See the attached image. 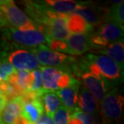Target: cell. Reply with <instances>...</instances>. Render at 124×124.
<instances>
[{
  "instance_id": "obj_1",
  "label": "cell",
  "mask_w": 124,
  "mask_h": 124,
  "mask_svg": "<svg viewBox=\"0 0 124 124\" xmlns=\"http://www.w3.org/2000/svg\"><path fill=\"white\" fill-rule=\"evenodd\" d=\"M37 28L31 29H17L11 26L2 28L0 51L9 54V51L20 48L28 50L46 43V36L43 28L37 23Z\"/></svg>"
},
{
  "instance_id": "obj_2",
  "label": "cell",
  "mask_w": 124,
  "mask_h": 124,
  "mask_svg": "<svg viewBox=\"0 0 124 124\" xmlns=\"http://www.w3.org/2000/svg\"><path fill=\"white\" fill-rule=\"evenodd\" d=\"M29 51L36 56L40 65L55 68L73 75V68L78 61L76 56L55 52L44 44L39 45Z\"/></svg>"
},
{
  "instance_id": "obj_3",
  "label": "cell",
  "mask_w": 124,
  "mask_h": 124,
  "mask_svg": "<svg viewBox=\"0 0 124 124\" xmlns=\"http://www.w3.org/2000/svg\"><path fill=\"white\" fill-rule=\"evenodd\" d=\"M124 98L118 87L109 90L99 104L103 124H117L123 113Z\"/></svg>"
},
{
  "instance_id": "obj_4",
  "label": "cell",
  "mask_w": 124,
  "mask_h": 124,
  "mask_svg": "<svg viewBox=\"0 0 124 124\" xmlns=\"http://www.w3.org/2000/svg\"><path fill=\"white\" fill-rule=\"evenodd\" d=\"M84 56L94 64L101 77L110 83L114 87H118L123 81V71L110 57L101 54L86 53Z\"/></svg>"
},
{
  "instance_id": "obj_5",
  "label": "cell",
  "mask_w": 124,
  "mask_h": 124,
  "mask_svg": "<svg viewBox=\"0 0 124 124\" xmlns=\"http://www.w3.org/2000/svg\"><path fill=\"white\" fill-rule=\"evenodd\" d=\"M43 90L45 91H57L75 83L81 82L72 74L52 67L41 66Z\"/></svg>"
},
{
  "instance_id": "obj_6",
  "label": "cell",
  "mask_w": 124,
  "mask_h": 124,
  "mask_svg": "<svg viewBox=\"0 0 124 124\" xmlns=\"http://www.w3.org/2000/svg\"><path fill=\"white\" fill-rule=\"evenodd\" d=\"M0 10L8 21L10 26L17 29H31L37 28V23L27 16L11 0H0Z\"/></svg>"
},
{
  "instance_id": "obj_7",
  "label": "cell",
  "mask_w": 124,
  "mask_h": 124,
  "mask_svg": "<svg viewBox=\"0 0 124 124\" xmlns=\"http://www.w3.org/2000/svg\"><path fill=\"white\" fill-rule=\"evenodd\" d=\"M22 5L25 9L27 16L35 23L43 27H46L59 15L50 11L44 1H23Z\"/></svg>"
},
{
  "instance_id": "obj_8",
  "label": "cell",
  "mask_w": 124,
  "mask_h": 124,
  "mask_svg": "<svg viewBox=\"0 0 124 124\" xmlns=\"http://www.w3.org/2000/svg\"><path fill=\"white\" fill-rule=\"evenodd\" d=\"M7 60L18 70L32 71L41 67L36 56L28 49H13L9 53Z\"/></svg>"
},
{
  "instance_id": "obj_9",
  "label": "cell",
  "mask_w": 124,
  "mask_h": 124,
  "mask_svg": "<svg viewBox=\"0 0 124 124\" xmlns=\"http://www.w3.org/2000/svg\"><path fill=\"white\" fill-rule=\"evenodd\" d=\"M79 78L83 83V86L92 93L98 104L101 103L104 96L109 90L115 88L105 79L100 78L90 73H81Z\"/></svg>"
},
{
  "instance_id": "obj_10",
  "label": "cell",
  "mask_w": 124,
  "mask_h": 124,
  "mask_svg": "<svg viewBox=\"0 0 124 124\" xmlns=\"http://www.w3.org/2000/svg\"><path fill=\"white\" fill-rule=\"evenodd\" d=\"M108 7L97 6L91 2H89L87 6L84 8L77 10L72 12L81 17L86 23L95 28L106 22Z\"/></svg>"
},
{
  "instance_id": "obj_11",
  "label": "cell",
  "mask_w": 124,
  "mask_h": 124,
  "mask_svg": "<svg viewBox=\"0 0 124 124\" xmlns=\"http://www.w3.org/2000/svg\"><path fill=\"white\" fill-rule=\"evenodd\" d=\"M68 14H59L46 27H43V30L47 38L59 41H65L70 33L67 29L66 20Z\"/></svg>"
},
{
  "instance_id": "obj_12",
  "label": "cell",
  "mask_w": 124,
  "mask_h": 124,
  "mask_svg": "<svg viewBox=\"0 0 124 124\" xmlns=\"http://www.w3.org/2000/svg\"><path fill=\"white\" fill-rule=\"evenodd\" d=\"M106 44H111L123 39L124 28L115 22H105L93 31Z\"/></svg>"
},
{
  "instance_id": "obj_13",
  "label": "cell",
  "mask_w": 124,
  "mask_h": 124,
  "mask_svg": "<svg viewBox=\"0 0 124 124\" xmlns=\"http://www.w3.org/2000/svg\"><path fill=\"white\" fill-rule=\"evenodd\" d=\"M71 56H81L93 50L89 35H70L65 40Z\"/></svg>"
},
{
  "instance_id": "obj_14",
  "label": "cell",
  "mask_w": 124,
  "mask_h": 124,
  "mask_svg": "<svg viewBox=\"0 0 124 124\" xmlns=\"http://www.w3.org/2000/svg\"><path fill=\"white\" fill-rule=\"evenodd\" d=\"M44 2L50 11L59 14L72 13L77 10L84 8L89 3V2L72 0H47Z\"/></svg>"
},
{
  "instance_id": "obj_15",
  "label": "cell",
  "mask_w": 124,
  "mask_h": 124,
  "mask_svg": "<svg viewBox=\"0 0 124 124\" xmlns=\"http://www.w3.org/2000/svg\"><path fill=\"white\" fill-rule=\"evenodd\" d=\"M91 53L101 54L110 57L123 71L124 69V43L123 39L109 44L106 48L94 51Z\"/></svg>"
},
{
  "instance_id": "obj_16",
  "label": "cell",
  "mask_w": 124,
  "mask_h": 124,
  "mask_svg": "<svg viewBox=\"0 0 124 124\" xmlns=\"http://www.w3.org/2000/svg\"><path fill=\"white\" fill-rule=\"evenodd\" d=\"M78 107L84 112L91 114L93 115H99V104L90 91L81 85L78 91Z\"/></svg>"
},
{
  "instance_id": "obj_17",
  "label": "cell",
  "mask_w": 124,
  "mask_h": 124,
  "mask_svg": "<svg viewBox=\"0 0 124 124\" xmlns=\"http://www.w3.org/2000/svg\"><path fill=\"white\" fill-rule=\"evenodd\" d=\"M81 85V82L75 83L70 86L56 91V93L61 99V103H63L62 105L68 109L69 112H72L78 108L77 106L78 101V91Z\"/></svg>"
},
{
  "instance_id": "obj_18",
  "label": "cell",
  "mask_w": 124,
  "mask_h": 124,
  "mask_svg": "<svg viewBox=\"0 0 124 124\" xmlns=\"http://www.w3.org/2000/svg\"><path fill=\"white\" fill-rule=\"evenodd\" d=\"M66 25L67 29L71 35H89L95 30V28L93 26L86 23L81 17L74 13L68 14Z\"/></svg>"
},
{
  "instance_id": "obj_19",
  "label": "cell",
  "mask_w": 124,
  "mask_h": 124,
  "mask_svg": "<svg viewBox=\"0 0 124 124\" xmlns=\"http://www.w3.org/2000/svg\"><path fill=\"white\" fill-rule=\"evenodd\" d=\"M21 114L22 103L19 97L6 102L0 114V122L2 124H13L16 118Z\"/></svg>"
},
{
  "instance_id": "obj_20",
  "label": "cell",
  "mask_w": 124,
  "mask_h": 124,
  "mask_svg": "<svg viewBox=\"0 0 124 124\" xmlns=\"http://www.w3.org/2000/svg\"><path fill=\"white\" fill-rule=\"evenodd\" d=\"M41 101L44 113L51 118H53L54 113L62 105L61 99L53 91H44L41 96Z\"/></svg>"
},
{
  "instance_id": "obj_21",
  "label": "cell",
  "mask_w": 124,
  "mask_h": 124,
  "mask_svg": "<svg viewBox=\"0 0 124 124\" xmlns=\"http://www.w3.org/2000/svg\"><path fill=\"white\" fill-rule=\"evenodd\" d=\"M44 112L41 98L31 103L22 105V115L26 118L29 123H35Z\"/></svg>"
},
{
  "instance_id": "obj_22",
  "label": "cell",
  "mask_w": 124,
  "mask_h": 124,
  "mask_svg": "<svg viewBox=\"0 0 124 124\" xmlns=\"http://www.w3.org/2000/svg\"><path fill=\"white\" fill-rule=\"evenodd\" d=\"M123 1L118 2L108 7L106 22H115L123 26L124 25V4Z\"/></svg>"
},
{
  "instance_id": "obj_23",
  "label": "cell",
  "mask_w": 124,
  "mask_h": 124,
  "mask_svg": "<svg viewBox=\"0 0 124 124\" xmlns=\"http://www.w3.org/2000/svg\"><path fill=\"white\" fill-rule=\"evenodd\" d=\"M16 81L19 89L23 92L28 90L29 85L31 83V71L27 70H18L16 72Z\"/></svg>"
},
{
  "instance_id": "obj_24",
  "label": "cell",
  "mask_w": 124,
  "mask_h": 124,
  "mask_svg": "<svg viewBox=\"0 0 124 124\" xmlns=\"http://www.w3.org/2000/svg\"><path fill=\"white\" fill-rule=\"evenodd\" d=\"M16 72V69L10 64L7 57L2 58L0 61V82L7 81L12 74Z\"/></svg>"
},
{
  "instance_id": "obj_25",
  "label": "cell",
  "mask_w": 124,
  "mask_h": 124,
  "mask_svg": "<svg viewBox=\"0 0 124 124\" xmlns=\"http://www.w3.org/2000/svg\"><path fill=\"white\" fill-rule=\"evenodd\" d=\"M31 83L28 91H41L43 90V78L42 72L39 69L31 71Z\"/></svg>"
},
{
  "instance_id": "obj_26",
  "label": "cell",
  "mask_w": 124,
  "mask_h": 124,
  "mask_svg": "<svg viewBox=\"0 0 124 124\" xmlns=\"http://www.w3.org/2000/svg\"><path fill=\"white\" fill-rule=\"evenodd\" d=\"M54 124H68L69 119L70 118V112L68 109H66L63 105L54 113L53 115Z\"/></svg>"
},
{
  "instance_id": "obj_27",
  "label": "cell",
  "mask_w": 124,
  "mask_h": 124,
  "mask_svg": "<svg viewBox=\"0 0 124 124\" xmlns=\"http://www.w3.org/2000/svg\"><path fill=\"white\" fill-rule=\"evenodd\" d=\"M70 115L75 116L76 118L80 119L82 124H98L95 116L91 115V114L84 112V111L81 110L78 107L70 112Z\"/></svg>"
},
{
  "instance_id": "obj_28",
  "label": "cell",
  "mask_w": 124,
  "mask_h": 124,
  "mask_svg": "<svg viewBox=\"0 0 124 124\" xmlns=\"http://www.w3.org/2000/svg\"><path fill=\"white\" fill-rule=\"evenodd\" d=\"M33 124H54V122L53 118L49 117L44 112L39 118V119Z\"/></svg>"
},
{
  "instance_id": "obj_29",
  "label": "cell",
  "mask_w": 124,
  "mask_h": 124,
  "mask_svg": "<svg viewBox=\"0 0 124 124\" xmlns=\"http://www.w3.org/2000/svg\"><path fill=\"white\" fill-rule=\"evenodd\" d=\"M8 26H9V23L6 18V16H4L2 11L0 10V29L7 28V27H8Z\"/></svg>"
},
{
  "instance_id": "obj_30",
  "label": "cell",
  "mask_w": 124,
  "mask_h": 124,
  "mask_svg": "<svg viewBox=\"0 0 124 124\" xmlns=\"http://www.w3.org/2000/svg\"><path fill=\"white\" fill-rule=\"evenodd\" d=\"M13 124H30V123L26 119V118L21 114V115H19L18 117L16 118V120H15Z\"/></svg>"
},
{
  "instance_id": "obj_31",
  "label": "cell",
  "mask_w": 124,
  "mask_h": 124,
  "mask_svg": "<svg viewBox=\"0 0 124 124\" xmlns=\"http://www.w3.org/2000/svg\"><path fill=\"white\" fill-rule=\"evenodd\" d=\"M68 124H82L80 119H78V118H76L75 116H73L70 115V118L69 119Z\"/></svg>"
},
{
  "instance_id": "obj_32",
  "label": "cell",
  "mask_w": 124,
  "mask_h": 124,
  "mask_svg": "<svg viewBox=\"0 0 124 124\" xmlns=\"http://www.w3.org/2000/svg\"><path fill=\"white\" fill-rule=\"evenodd\" d=\"M5 104H6V101H5V100L2 97H0V114H1V111L4 107Z\"/></svg>"
},
{
  "instance_id": "obj_33",
  "label": "cell",
  "mask_w": 124,
  "mask_h": 124,
  "mask_svg": "<svg viewBox=\"0 0 124 124\" xmlns=\"http://www.w3.org/2000/svg\"><path fill=\"white\" fill-rule=\"evenodd\" d=\"M8 56V54L5 53H2V52H0V61L2 58H5V57H7Z\"/></svg>"
},
{
  "instance_id": "obj_34",
  "label": "cell",
  "mask_w": 124,
  "mask_h": 124,
  "mask_svg": "<svg viewBox=\"0 0 124 124\" xmlns=\"http://www.w3.org/2000/svg\"><path fill=\"white\" fill-rule=\"evenodd\" d=\"M0 124H2V123H1V122H0Z\"/></svg>"
},
{
  "instance_id": "obj_35",
  "label": "cell",
  "mask_w": 124,
  "mask_h": 124,
  "mask_svg": "<svg viewBox=\"0 0 124 124\" xmlns=\"http://www.w3.org/2000/svg\"><path fill=\"white\" fill-rule=\"evenodd\" d=\"M30 124H33V123H30Z\"/></svg>"
}]
</instances>
